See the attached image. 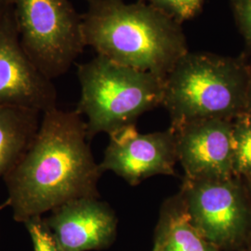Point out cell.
Segmentation results:
<instances>
[{"label": "cell", "instance_id": "cell-7", "mask_svg": "<svg viewBox=\"0 0 251 251\" xmlns=\"http://www.w3.org/2000/svg\"><path fill=\"white\" fill-rule=\"evenodd\" d=\"M109 138L99 164L102 173L112 171L131 186L155 175H175L178 156L175 132L171 127L142 134L136 125H131L115 131Z\"/></svg>", "mask_w": 251, "mask_h": 251}, {"label": "cell", "instance_id": "cell-8", "mask_svg": "<svg viewBox=\"0 0 251 251\" xmlns=\"http://www.w3.org/2000/svg\"><path fill=\"white\" fill-rule=\"evenodd\" d=\"M57 91L21 45L12 6L0 22V106L45 113L56 106Z\"/></svg>", "mask_w": 251, "mask_h": 251}, {"label": "cell", "instance_id": "cell-19", "mask_svg": "<svg viewBox=\"0 0 251 251\" xmlns=\"http://www.w3.org/2000/svg\"><path fill=\"white\" fill-rule=\"evenodd\" d=\"M243 179H244V181H245V184H246V187H247V191H248V194H249V197H250L251 202V178Z\"/></svg>", "mask_w": 251, "mask_h": 251}, {"label": "cell", "instance_id": "cell-6", "mask_svg": "<svg viewBox=\"0 0 251 251\" xmlns=\"http://www.w3.org/2000/svg\"><path fill=\"white\" fill-rule=\"evenodd\" d=\"M179 193L191 223L220 251H242L251 242V202L244 179H183Z\"/></svg>", "mask_w": 251, "mask_h": 251}, {"label": "cell", "instance_id": "cell-1", "mask_svg": "<svg viewBox=\"0 0 251 251\" xmlns=\"http://www.w3.org/2000/svg\"><path fill=\"white\" fill-rule=\"evenodd\" d=\"M101 174L80 115L47 111L26 151L3 178L14 221L25 224L75 199L100 198Z\"/></svg>", "mask_w": 251, "mask_h": 251}, {"label": "cell", "instance_id": "cell-4", "mask_svg": "<svg viewBox=\"0 0 251 251\" xmlns=\"http://www.w3.org/2000/svg\"><path fill=\"white\" fill-rule=\"evenodd\" d=\"M77 76L81 95L75 111L87 118L89 141L135 125L144 113L162 105L165 79L103 56L78 64Z\"/></svg>", "mask_w": 251, "mask_h": 251}, {"label": "cell", "instance_id": "cell-12", "mask_svg": "<svg viewBox=\"0 0 251 251\" xmlns=\"http://www.w3.org/2000/svg\"><path fill=\"white\" fill-rule=\"evenodd\" d=\"M40 112L18 106H0V178L12 170L35 138Z\"/></svg>", "mask_w": 251, "mask_h": 251}, {"label": "cell", "instance_id": "cell-2", "mask_svg": "<svg viewBox=\"0 0 251 251\" xmlns=\"http://www.w3.org/2000/svg\"><path fill=\"white\" fill-rule=\"evenodd\" d=\"M82 29L85 45L98 55L163 79L189 52L179 22L142 1L88 0Z\"/></svg>", "mask_w": 251, "mask_h": 251}, {"label": "cell", "instance_id": "cell-3", "mask_svg": "<svg viewBox=\"0 0 251 251\" xmlns=\"http://www.w3.org/2000/svg\"><path fill=\"white\" fill-rule=\"evenodd\" d=\"M249 63L213 53L182 56L164 80L171 127L202 119L233 120L246 112Z\"/></svg>", "mask_w": 251, "mask_h": 251}, {"label": "cell", "instance_id": "cell-10", "mask_svg": "<svg viewBox=\"0 0 251 251\" xmlns=\"http://www.w3.org/2000/svg\"><path fill=\"white\" fill-rule=\"evenodd\" d=\"M50 212L44 221L63 251H100L116 239L117 215L99 198L75 199Z\"/></svg>", "mask_w": 251, "mask_h": 251}, {"label": "cell", "instance_id": "cell-11", "mask_svg": "<svg viewBox=\"0 0 251 251\" xmlns=\"http://www.w3.org/2000/svg\"><path fill=\"white\" fill-rule=\"evenodd\" d=\"M152 251H221L190 221L179 193L162 204Z\"/></svg>", "mask_w": 251, "mask_h": 251}, {"label": "cell", "instance_id": "cell-9", "mask_svg": "<svg viewBox=\"0 0 251 251\" xmlns=\"http://www.w3.org/2000/svg\"><path fill=\"white\" fill-rule=\"evenodd\" d=\"M172 129L184 179L216 180L233 177V120L202 119Z\"/></svg>", "mask_w": 251, "mask_h": 251}, {"label": "cell", "instance_id": "cell-14", "mask_svg": "<svg viewBox=\"0 0 251 251\" xmlns=\"http://www.w3.org/2000/svg\"><path fill=\"white\" fill-rule=\"evenodd\" d=\"M24 225L31 237L34 251H63L56 242L42 216L32 218Z\"/></svg>", "mask_w": 251, "mask_h": 251}, {"label": "cell", "instance_id": "cell-15", "mask_svg": "<svg viewBox=\"0 0 251 251\" xmlns=\"http://www.w3.org/2000/svg\"><path fill=\"white\" fill-rule=\"evenodd\" d=\"M155 7L165 10L178 22L195 17L204 0H149Z\"/></svg>", "mask_w": 251, "mask_h": 251}, {"label": "cell", "instance_id": "cell-18", "mask_svg": "<svg viewBox=\"0 0 251 251\" xmlns=\"http://www.w3.org/2000/svg\"><path fill=\"white\" fill-rule=\"evenodd\" d=\"M11 8V0H0V22Z\"/></svg>", "mask_w": 251, "mask_h": 251}, {"label": "cell", "instance_id": "cell-13", "mask_svg": "<svg viewBox=\"0 0 251 251\" xmlns=\"http://www.w3.org/2000/svg\"><path fill=\"white\" fill-rule=\"evenodd\" d=\"M233 176L251 178V114L243 113L233 120Z\"/></svg>", "mask_w": 251, "mask_h": 251}, {"label": "cell", "instance_id": "cell-5", "mask_svg": "<svg viewBox=\"0 0 251 251\" xmlns=\"http://www.w3.org/2000/svg\"><path fill=\"white\" fill-rule=\"evenodd\" d=\"M25 53L50 79L67 72L82 53V16L69 0H11Z\"/></svg>", "mask_w": 251, "mask_h": 251}, {"label": "cell", "instance_id": "cell-21", "mask_svg": "<svg viewBox=\"0 0 251 251\" xmlns=\"http://www.w3.org/2000/svg\"><path fill=\"white\" fill-rule=\"evenodd\" d=\"M242 251H251V242Z\"/></svg>", "mask_w": 251, "mask_h": 251}, {"label": "cell", "instance_id": "cell-17", "mask_svg": "<svg viewBox=\"0 0 251 251\" xmlns=\"http://www.w3.org/2000/svg\"><path fill=\"white\" fill-rule=\"evenodd\" d=\"M246 112L251 114V62L249 63V84H248V91H247Z\"/></svg>", "mask_w": 251, "mask_h": 251}, {"label": "cell", "instance_id": "cell-20", "mask_svg": "<svg viewBox=\"0 0 251 251\" xmlns=\"http://www.w3.org/2000/svg\"><path fill=\"white\" fill-rule=\"evenodd\" d=\"M6 206H9V204H8L7 201H5V203H3L2 205H0V211H1L2 209H4Z\"/></svg>", "mask_w": 251, "mask_h": 251}, {"label": "cell", "instance_id": "cell-16", "mask_svg": "<svg viewBox=\"0 0 251 251\" xmlns=\"http://www.w3.org/2000/svg\"><path fill=\"white\" fill-rule=\"evenodd\" d=\"M232 8L240 32L251 49V0H232Z\"/></svg>", "mask_w": 251, "mask_h": 251}]
</instances>
